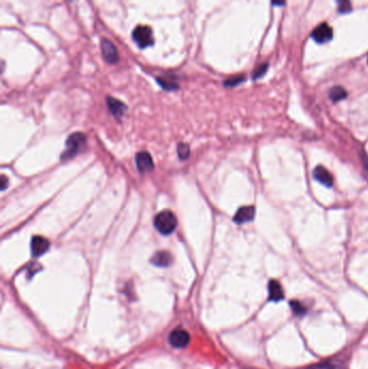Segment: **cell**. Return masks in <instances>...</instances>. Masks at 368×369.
<instances>
[{
  "label": "cell",
  "mask_w": 368,
  "mask_h": 369,
  "mask_svg": "<svg viewBox=\"0 0 368 369\" xmlns=\"http://www.w3.org/2000/svg\"><path fill=\"white\" fill-rule=\"evenodd\" d=\"M107 106L109 108V110H110L114 117H117V118L122 117L124 114L126 112V106L124 104V102L114 98H107Z\"/></svg>",
  "instance_id": "obj_12"
},
{
  "label": "cell",
  "mask_w": 368,
  "mask_h": 369,
  "mask_svg": "<svg viewBox=\"0 0 368 369\" xmlns=\"http://www.w3.org/2000/svg\"><path fill=\"white\" fill-rule=\"evenodd\" d=\"M6 184H8V180H6V177L4 175L2 176V190H4L6 188Z\"/></svg>",
  "instance_id": "obj_22"
},
{
  "label": "cell",
  "mask_w": 368,
  "mask_h": 369,
  "mask_svg": "<svg viewBox=\"0 0 368 369\" xmlns=\"http://www.w3.org/2000/svg\"><path fill=\"white\" fill-rule=\"evenodd\" d=\"M338 10L340 13H348L351 11L350 0H337Z\"/></svg>",
  "instance_id": "obj_18"
},
{
  "label": "cell",
  "mask_w": 368,
  "mask_h": 369,
  "mask_svg": "<svg viewBox=\"0 0 368 369\" xmlns=\"http://www.w3.org/2000/svg\"><path fill=\"white\" fill-rule=\"evenodd\" d=\"M135 161H136V166H138V170L140 173L147 172V170H150L154 168V161H152V156L146 152H142L136 154Z\"/></svg>",
  "instance_id": "obj_10"
},
{
  "label": "cell",
  "mask_w": 368,
  "mask_h": 369,
  "mask_svg": "<svg viewBox=\"0 0 368 369\" xmlns=\"http://www.w3.org/2000/svg\"><path fill=\"white\" fill-rule=\"evenodd\" d=\"M328 96L334 102H337L344 100L348 96V93L342 86H334L330 90Z\"/></svg>",
  "instance_id": "obj_14"
},
{
  "label": "cell",
  "mask_w": 368,
  "mask_h": 369,
  "mask_svg": "<svg viewBox=\"0 0 368 369\" xmlns=\"http://www.w3.org/2000/svg\"><path fill=\"white\" fill-rule=\"evenodd\" d=\"M267 70H268V64L264 63V64H262L260 66H258L254 74H253V79H260L262 78L264 74L267 72Z\"/></svg>",
  "instance_id": "obj_20"
},
{
  "label": "cell",
  "mask_w": 368,
  "mask_h": 369,
  "mask_svg": "<svg viewBox=\"0 0 368 369\" xmlns=\"http://www.w3.org/2000/svg\"><path fill=\"white\" fill-rule=\"evenodd\" d=\"M243 81H244L243 76H236V77H232V78H230V79L224 81V84L226 86H236L238 84H241V82H243Z\"/></svg>",
  "instance_id": "obj_21"
},
{
  "label": "cell",
  "mask_w": 368,
  "mask_h": 369,
  "mask_svg": "<svg viewBox=\"0 0 368 369\" xmlns=\"http://www.w3.org/2000/svg\"><path fill=\"white\" fill-rule=\"evenodd\" d=\"M177 218L171 210H162L154 217V227L161 234L168 236L176 229Z\"/></svg>",
  "instance_id": "obj_1"
},
{
  "label": "cell",
  "mask_w": 368,
  "mask_h": 369,
  "mask_svg": "<svg viewBox=\"0 0 368 369\" xmlns=\"http://www.w3.org/2000/svg\"><path fill=\"white\" fill-rule=\"evenodd\" d=\"M290 306L292 310L294 311V313L297 314V316H302V314L306 313V308L302 306V302H297V300H292L290 302Z\"/></svg>",
  "instance_id": "obj_17"
},
{
  "label": "cell",
  "mask_w": 368,
  "mask_h": 369,
  "mask_svg": "<svg viewBox=\"0 0 368 369\" xmlns=\"http://www.w3.org/2000/svg\"><path fill=\"white\" fill-rule=\"evenodd\" d=\"M268 290H269V299L271 302H278L284 298V292L281 284L278 283L276 280H271L268 285Z\"/></svg>",
  "instance_id": "obj_11"
},
{
  "label": "cell",
  "mask_w": 368,
  "mask_h": 369,
  "mask_svg": "<svg viewBox=\"0 0 368 369\" xmlns=\"http://www.w3.org/2000/svg\"><path fill=\"white\" fill-rule=\"evenodd\" d=\"M168 341H170V344L174 348H185L189 344L190 336L185 330L177 328V330H173L171 334H170Z\"/></svg>",
  "instance_id": "obj_5"
},
{
  "label": "cell",
  "mask_w": 368,
  "mask_h": 369,
  "mask_svg": "<svg viewBox=\"0 0 368 369\" xmlns=\"http://www.w3.org/2000/svg\"><path fill=\"white\" fill-rule=\"evenodd\" d=\"M255 217V208L254 206H243L240 208L234 217V222L238 224L250 222Z\"/></svg>",
  "instance_id": "obj_9"
},
{
  "label": "cell",
  "mask_w": 368,
  "mask_h": 369,
  "mask_svg": "<svg viewBox=\"0 0 368 369\" xmlns=\"http://www.w3.org/2000/svg\"><path fill=\"white\" fill-rule=\"evenodd\" d=\"M50 248V242L42 236H36L32 238L30 250L34 257H39L44 255Z\"/></svg>",
  "instance_id": "obj_7"
},
{
  "label": "cell",
  "mask_w": 368,
  "mask_h": 369,
  "mask_svg": "<svg viewBox=\"0 0 368 369\" xmlns=\"http://www.w3.org/2000/svg\"><path fill=\"white\" fill-rule=\"evenodd\" d=\"M313 177L316 182L324 184L325 187H332L334 184V177L330 172L326 168L318 166L313 170Z\"/></svg>",
  "instance_id": "obj_8"
},
{
  "label": "cell",
  "mask_w": 368,
  "mask_h": 369,
  "mask_svg": "<svg viewBox=\"0 0 368 369\" xmlns=\"http://www.w3.org/2000/svg\"><path fill=\"white\" fill-rule=\"evenodd\" d=\"M272 2L276 6H281L284 4V0H272Z\"/></svg>",
  "instance_id": "obj_23"
},
{
  "label": "cell",
  "mask_w": 368,
  "mask_h": 369,
  "mask_svg": "<svg viewBox=\"0 0 368 369\" xmlns=\"http://www.w3.org/2000/svg\"><path fill=\"white\" fill-rule=\"evenodd\" d=\"M86 144V136L82 133H74L66 142V150L62 156L63 160L72 159L76 156Z\"/></svg>",
  "instance_id": "obj_2"
},
{
  "label": "cell",
  "mask_w": 368,
  "mask_h": 369,
  "mask_svg": "<svg viewBox=\"0 0 368 369\" xmlns=\"http://www.w3.org/2000/svg\"><path fill=\"white\" fill-rule=\"evenodd\" d=\"M177 154H178V156L180 159L182 160H186L189 154H190V149H189V146L187 145V144H180L178 147H177Z\"/></svg>",
  "instance_id": "obj_16"
},
{
  "label": "cell",
  "mask_w": 368,
  "mask_h": 369,
  "mask_svg": "<svg viewBox=\"0 0 368 369\" xmlns=\"http://www.w3.org/2000/svg\"><path fill=\"white\" fill-rule=\"evenodd\" d=\"M152 262L158 266H168L173 262V257L168 252H156L152 258Z\"/></svg>",
  "instance_id": "obj_13"
},
{
  "label": "cell",
  "mask_w": 368,
  "mask_h": 369,
  "mask_svg": "<svg viewBox=\"0 0 368 369\" xmlns=\"http://www.w3.org/2000/svg\"><path fill=\"white\" fill-rule=\"evenodd\" d=\"M306 369H336V366L332 362H323V363L311 365Z\"/></svg>",
  "instance_id": "obj_19"
},
{
  "label": "cell",
  "mask_w": 368,
  "mask_h": 369,
  "mask_svg": "<svg viewBox=\"0 0 368 369\" xmlns=\"http://www.w3.org/2000/svg\"><path fill=\"white\" fill-rule=\"evenodd\" d=\"M158 82H159V84L166 91H175V90H177V88H178V86H177V84H175L173 80L168 79L166 77L158 78Z\"/></svg>",
  "instance_id": "obj_15"
},
{
  "label": "cell",
  "mask_w": 368,
  "mask_h": 369,
  "mask_svg": "<svg viewBox=\"0 0 368 369\" xmlns=\"http://www.w3.org/2000/svg\"><path fill=\"white\" fill-rule=\"evenodd\" d=\"M364 161H365V168H366V170H368V160L364 159Z\"/></svg>",
  "instance_id": "obj_24"
},
{
  "label": "cell",
  "mask_w": 368,
  "mask_h": 369,
  "mask_svg": "<svg viewBox=\"0 0 368 369\" xmlns=\"http://www.w3.org/2000/svg\"><path fill=\"white\" fill-rule=\"evenodd\" d=\"M133 39L140 48L145 49L154 44V35L150 27L140 25L133 32Z\"/></svg>",
  "instance_id": "obj_3"
},
{
  "label": "cell",
  "mask_w": 368,
  "mask_h": 369,
  "mask_svg": "<svg viewBox=\"0 0 368 369\" xmlns=\"http://www.w3.org/2000/svg\"><path fill=\"white\" fill-rule=\"evenodd\" d=\"M100 50L104 60L109 64H116L119 60V53L117 48L110 40L103 39L100 42Z\"/></svg>",
  "instance_id": "obj_4"
},
{
  "label": "cell",
  "mask_w": 368,
  "mask_h": 369,
  "mask_svg": "<svg viewBox=\"0 0 368 369\" xmlns=\"http://www.w3.org/2000/svg\"><path fill=\"white\" fill-rule=\"evenodd\" d=\"M312 38L318 44L328 42V41H330L332 38V27L326 23L318 25L316 28L312 32Z\"/></svg>",
  "instance_id": "obj_6"
}]
</instances>
